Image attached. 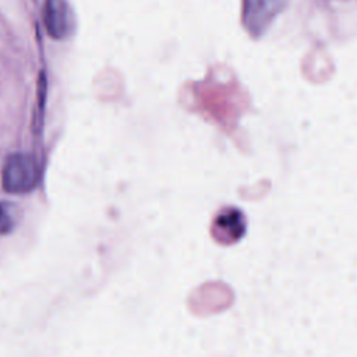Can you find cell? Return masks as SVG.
Wrapping results in <instances>:
<instances>
[{"mask_svg": "<svg viewBox=\"0 0 357 357\" xmlns=\"http://www.w3.org/2000/svg\"><path fill=\"white\" fill-rule=\"evenodd\" d=\"M43 22L47 33L63 40L71 36L75 28V17L68 0H45Z\"/></svg>", "mask_w": 357, "mask_h": 357, "instance_id": "3957f363", "label": "cell"}, {"mask_svg": "<svg viewBox=\"0 0 357 357\" xmlns=\"http://www.w3.org/2000/svg\"><path fill=\"white\" fill-rule=\"evenodd\" d=\"M215 231L223 241H236L245 231V220L238 209L230 208L219 213L215 219Z\"/></svg>", "mask_w": 357, "mask_h": 357, "instance_id": "277c9868", "label": "cell"}, {"mask_svg": "<svg viewBox=\"0 0 357 357\" xmlns=\"http://www.w3.org/2000/svg\"><path fill=\"white\" fill-rule=\"evenodd\" d=\"M289 0H243V25L247 32L258 38L284 10Z\"/></svg>", "mask_w": 357, "mask_h": 357, "instance_id": "7a4b0ae2", "label": "cell"}, {"mask_svg": "<svg viewBox=\"0 0 357 357\" xmlns=\"http://www.w3.org/2000/svg\"><path fill=\"white\" fill-rule=\"evenodd\" d=\"M39 178V163L31 153L15 152L3 165L1 187L8 194H28L38 187Z\"/></svg>", "mask_w": 357, "mask_h": 357, "instance_id": "6da1fadb", "label": "cell"}, {"mask_svg": "<svg viewBox=\"0 0 357 357\" xmlns=\"http://www.w3.org/2000/svg\"><path fill=\"white\" fill-rule=\"evenodd\" d=\"M15 227V219L7 206V204L0 202V236L11 233Z\"/></svg>", "mask_w": 357, "mask_h": 357, "instance_id": "5b68a950", "label": "cell"}]
</instances>
